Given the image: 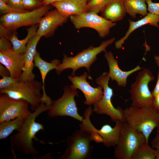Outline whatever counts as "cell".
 <instances>
[{"instance_id": "2e32d148", "label": "cell", "mask_w": 159, "mask_h": 159, "mask_svg": "<svg viewBox=\"0 0 159 159\" xmlns=\"http://www.w3.org/2000/svg\"><path fill=\"white\" fill-rule=\"evenodd\" d=\"M68 18L56 9L49 11L40 19L36 34L42 37H51L59 26L67 21Z\"/></svg>"}, {"instance_id": "7bdbcfd3", "label": "cell", "mask_w": 159, "mask_h": 159, "mask_svg": "<svg viewBox=\"0 0 159 159\" xmlns=\"http://www.w3.org/2000/svg\"><path fill=\"white\" fill-rule=\"evenodd\" d=\"M5 3H8V0H1Z\"/></svg>"}, {"instance_id": "f1b7e54d", "label": "cell", "mask_w": 159, "mask_h": 159, "mask_svg": "<svg viewBox=\"0 0 159 159\" xmlns=\"http://www.w3.org/2000/svg\"><path fill=\"white\" fill-rule=\"evenodd\" d=\"M19 80L14 79L10 76L2 77L0 80V90L7 88L13 86Z\"/></svg>"}, {"instance_id": "8fae6325", "label": "cell", "mask_w": 159, "mask_h": 159, "mask_svg": "<svg viewBox=\"0 0 159 159\" xmlns=\"http://www.w3.org/2000/svg\"><path fill=\"white\" fill-rule=\"evenodd\" d=\"M69 18L70 21L76 29H79L83 27L93 29L97 32L101 38L108 35L111 29L116 25L115 22L107 19L92 12L72 15Z\"/></svg>"}, {"instance_id": "5bb4252c", "label": "cell", "mask_w": 159, "mask_h": 159, "mask_svg": "<svg viewBox=\"0 0 159 159\" xmlns=\"http://www.w3.org/2000/svg\"><path fill=\"white\" fill-rule=\"evenodd\" d=\"M88 76L87 73L85 72L80 76L69 75L68 78L72 83L70 86L71 87L77 90L79 89L83 93L86 99L85 104L91 106L102 98L103 91L100 85H98L95 87L92 86L87 81Z\"/></svg>"}, {"instance_id": "ee69618b", "label": "cell", "mask_w": 159, "mask_h": 159, "mask_svg": "<svg viewBox=\"0 0 159 159\" xmlns=\"http://www.w3.org/2000/svg\"><path fill=\"white\" fill-rule=\"evenodd\" d=\"M84 0V1H86V2H87V1H88L89 0Z\"/></svg>"}, {"instance_id": "d6986e66", "label": "cell", "mask_w": 159, "mask_h": 159, "mask_svg": "<svg viewBox=\"0 0 159 159\" xmlns=\"http://www.w3.org/2000/svg\"><path fill=\"white\" fill-rule=\"evenodd\" d=\"M87 3L83 0H63L51 5L63 16L68 18L72 15H80L87 12Z\"/></svg>"}, {"instance_id": "7c38bea8", "label": "cell", "mask_w": 159, "mask_h": 159, "mask_svg": "<svg viewBox=\"0 0 159 159\" xmlns=\"http://www.w3.org/2000/svg\"><path fill=\"white\" fill-rule=\"evenodd\" d=\"M29 104L23 100H17L5 94L0 95V123L17 118H25L32 112Z\"/></svg>"}, {"instance_id": "4fadbf2b", "label": "cell", "mask_w": 159, "mask_h": 159, "mask_svg": "<svg viewBox=\"0 0 159 159\" xmlns=\"http://www.w3.org/2000/svg\"><path fill=\"white\" fill-rule=\"evenodd\" d=\"M115 122V125L113 127L107 124L98 130L94 126L90 119H87L83 122L82 128L90 134L91 132L95 131L100 134L102 138V143L105 146L115 147L119 141L124 122L119 120H117Z\"/></svg>"}, {"instance_id": "1f68e13d", "label": "cell", "mask_w": 159, "mask_h": 159, "mask_svg": "<svg viewBox=\"0 0 159 159\" xmlns=\"http://www.w3.org/2000/svg\"><path fill=\"white\" fill-rule=\"evenodd\" d=\"M8 39L5 37H0V50H6L13 49L11 43Z\"/></svg>"}, {"instance_id": "4dcf8cb0", "label": "cell", "mask_w": 159, "mask_h": 159, "mask_svg": "<svg viewBox=\"0 0 159 159\" xmlns=\"http://www.w3.org/2000/svg\"><path fill=\"white\" fill-rule=\"evenodd\" d=\"M42 4L43 1L40 0H22V5L24 9L35 7Z\"/></svg>"}, {"instance_id": "60d3db41", "label": "cell", "mask_w": 159, "mask_h": 159, "mask_svg": "<svg viewBox=\"0 0 159 159\" xmlns=\"http://www.w3.org/2000/svg\"><path fill=\"white\" fill-rule=\"evenodd\" d=\"M154 59L156 64L159 68V55H155Z\"/></svg>"}, {"instance_id": "e0dca14e", "label": "cell", "mask_w": 159, "mask_h": 159, "mask_svg": "<svg viewBox=\"0 0 159 159\" xmlns=\"http://www.w3.org/2000/svg\"><path fill=\"white\" fill-rule=\"evenodd\" d=\"M104 57L106 59L109 67L108 76L112 80L115 81L119 87L125 86L127 83V79L129 76L144 68L138 65L130 70L123 71L119 67L117 60L115 58L111 52H105Z\"/></svg>"}, {"instance_id": "9c48e42d", "label": "cell", "mask_w": 159, "mask_h": 159, "mask_svg": "<svg viewBox=\"0 0 159 159\" xmlns=\"http://www.w3.org/2000/svg\"><path fill=\"white\" fill-rule=\"evenodd\" d=\"M50 8L49 5H44L31 11L4 14L0 18V24L13 32L22 26L38 24Z\"/></svg>"}, {"instance_id": "cb8c5ba5", "label": "cell", "mask_w": 159, "mask_h": 159, "mask_svg": "<svg viewBox=\"0 0 159 159\" xmlns=\"http://www.w3.org/2000/svg\"><path fill=\"white\" fill-rule=\"evenodd\" d=\"M146 0H124L126 13L135 19L137 14L145 16L148 14Z\"/></svg>"}, {"instance_id": "e575fe53", "label": "cell", "mask_w": 159, "mask_h": 159, "mask_svg": "<svg viewBox=\"0 0 159 159\" xmlns=\"http://www.w3.org/2000/svg\"><path fill=\"white\" fill-rule=\"evenodd\" d=\"M157 128L156 135L151 141V145L154 149H159V127Z\"/></svg>"}, {"instance_id": "8d00e7d4", "label": "cell", "mask_w": 159, "mask_h": 159, "mask_svg": "<svg viewBox=\"0 0 159 159\" xmlns=\"http://www.w3.org/2000/svg\"><path fill=\"white\" fill-rule=\"evenodd\" d=\"M0 75L2 77L4 76H9L10 73L8 69L2 64H0Z\"/></svg>"}, {"instance_id": "5b68a950", "label": "cell", "mask_w": 159, "mask_h": 159, "mask_svg": "<svg viewBox=\"0 0 159 159\" xmlns=\"http://www.w3.org/2000/svg\"><path fill=\"white\" fill-rule=\"evenodd\" d=\"M110 80L107 72L103 73L96 79V84L103 88V94L100 100L93 104V111L97 114L109 116L114 122L119 120L125 122L124 110L120 107H115L112 103L111 100L113 95V91L109 86Z\"/></svg>"}, {"instance_id": "3957f363", "label": "cell", "mask_w": 159, "mask_h": 159, "mask_svg": "<svg viewBox=\"0 0 159 159\" xmlns=\"http://www.w3.org/2000/svg\"><path fill=\"white\" fill-rule=\"evenodd\" d=\"M115 39V37H113L103 41L98 47L90 46L74 57H68L64 54L62 62L55 69L56 73L59 75L64 70L71 69L72 70L71 75L74 76L75 71L83 67L90 72V67L96 61L97 55L102 52H107V47L112 44Z\"/></svg>"}, {"instance_id": "7a4b0ae2", "label": "cell", "mask_w": 159, "mask_h": 159, "mask_svg": "<svg viewBox=\"0 0 159 159\" xmlns=\"http://www.w3.org/2000/svg\"><path fill=\"white\" fill-rule=\"evenodd\" d=\"M125 122L142 132L149 142V136L159 127V111L153 106L137 107L131 106L124 110Z\"/></svg>"}, {"instance_id": "f6af8a7d", "label": "cell", "mask_w": 159, "mask_h": 159, "mask_svg": "<svg viewBox=\"0 0 159 159\" xmlns=\"http://www.w3.org/2000/svg\"><path fill=\"white\" fill-rule=\"evenodd\" d=\"M40 0L41 1H43V0Z\"/></svg>"}, {"instance_id": "7402d4cb", "label": "cell", "mask_w": 159, "mask_h": 159, "mask_svg": "<svg viewBox=\"0 0 159 159\" xmlns=\"http://www.w3.org/2000/svg\"><path fill=\"white\" fill-rule=\"evenodd\" d=\"M101 13L102 17L114 22L122 20L126 13L124 0H107Z\"/></svg>"}, {"instance_id": "d590c367", "label": "cell", "mask_w": 159, "mask_h": 159, "mask_svg": "<svg viewBox=\"0 0 159 159\" xmlns=\"http://www.w3.org/2000/svg\"><path fill=\"white\" fill-rule=\"evenodd\" d=\"M91 139L97 143H102L103 140L101 135L95 131L91 132L90 133Z\"/></svg>"}, {"instance_id": "ab89813d", "label": "cell", "mask_w": 159, "mask_h": 159, "mask_svg": "<svg viewBox=\"0 0 159 159\" xmlns=\"http://www.w3.org/2000/svg\"><path fill=\"white\" fill-rule=\"evenodd\" d=\"M63 0H43V3L44 5H49L53 3L60 1Z\"/></svg>"}, {"instance_id": "f35d334b", "label": "cell", "mask_w": 159, "mask_h": 159, "mask_svg": "<svg viewBox=\"0 0 159 159\" xmlns=\"http://www.w3.org/2000/svg\"><path fill=\"white\" fill-rule=\"evenodd\" d=\"M159 92V71L158 72L157 80L155 87L152 92L154 97Z\"/></svg>"}, {"instance_id": "277c9868", "label": "cell", "mask_w": 159, "mask_h": 159, "mask_svg": "<svg viewBox=\"0 0 159 159\" xmlns=\"http://www.w3.org/2000/svg\"><path fill=\"white\" fill-rule=\"evenodd\" d=\"M42 82L36 80L21 81L19 80L13 86L0 90V93L5 94L10 97L17 100H23L28 102L30 109L35 111L40 105L42 95Z\"/></svg>"}, {"instance_id": "6da1fadb", "label": "cell", "mask_w": 159, "mask_h": 159, "mask_svg": "<svg viewBox=\"0 0 159 159\" xmlns=\"http://www.w3.org/2000/svg\"><path fill=\"white\" fill-rule=\"evenodd\" d=\"M50 106L42 102L40 106L26 118L21 128L10 138L11 146L13 149L22 152L26 155H32L34 157L39 152L33 145V139L39 141L36 137V134L44 130V126L36 121L37 117L42 113L48 111Z\"/></svg>"}, {"instance_id": "b9f144b4", "label": "cell", "mask_w": 159, "mask_h": 159, "mask_svg": "<svg viewBox=\"0 0 159 159\" xmlns=\"http://www.w3.org/2000/svg\"><path fill=\"white\" fill-rule=\"evenodd\" d=\"M155 159H159V149H155Z\"/></svg>"}, {"instance_id": "44dd1931", "label": "cell", "mask_w": 159, "mask_h": 159, "mask_svg": "<svg viewBox=\"0 0 159 159\" xmlns=\"http://www.w3.org/2000/svg\"><path fill=\"white\" fill-rule=\"evenodd\" d=\"M129 26L125 36L115 42V47L117 49H121L125 41L134 31L142 26L149 25L159 28V16L148 13L143 18L136 21L129 20Z\"/></svg>"}, {"instance_id": "d4e9b609", "label": "cell", "mask_w": 159, "mask_h": 159, "mask_svg": "<svg viewBox=\"0 0 159 159\" xmlns=\"http://www.w3.org/2000/svg\"><path fill=\"white\" fill-rule=\"evenodd\" d=\"M25 118H17L0 123V139L6 138L14 130L18 131L23 125Z\"/></svg>"}, {"instance_id": "83f0119b", "label": "cell", "mask_w": 159, "mask_h": 159, "mask_svg": "<svg viewBox=\"0 0 159 159\" xmlns=\"http://www.w3.org/2000/svg\"><path fill=\"white\" fill-rule=\"evenodd\" d=\"M0 11L1 13L4 14L25 12L27 11L24 9L15 8L9 4L0 0Z\"/></svg>"}, {"instance_id": "d6a6232c", "label": "cell", "mask_w": 159, "mask_h": 159, "mask_svg": "<svg viewBox=\"0 0 159 159\" xmlns=\"http://www.w3.org/2000/svg\"><path fill=\"white\" fill-rule=\"evenodd\" d=\"M10 6L17 9H24L22 4V0H8Z\"/></svg>"}, {"instance_id": "ffe728a7", "label": "cell", "mask_w": 159, "mask_h": 159, "mask_svg": "<svg viewBox=\"0 0 159 159\" xmlns=\"http://www.w3.org/2000/svg\"><path fill=\"white\" fill-rule=\"evenodd\" d=\"M34 62V66L37 67L39 69L42 76L43 90L42 101L46 104H50L52 100L47 96L45 92L44 86L45 79L47 74L50 71L57 69L60 64V61L57 59H54L50 62H47L41 58L39 53L36 51Z\"/></svg>"}, {"instance_id": "ba28073f", "label": "cell", "mask_w": 159, "mask_h": 159, "mask_svg": "<svg viewBox=\"0 0 159 159\" xmlns=\"http://www.w3.org/2000/svg\"><path fill=\"white\" fill-rule=\"evenodd\" d=\"M78 96L77 89L70 86L64 88V92L59 99L52 100L49 109L48 110V116L51 117L58 116H69L82 122L84 117L78 112V108L74 98Z\"/></svg>"}, {"instance_id": "484cf974", "label": "cell", "mask_w": 159, "mask_h": 159, "mask_svg": "<svg viewBox=\"0 0 159 159\" xmlns=\"http://www.w3.org/2000/svg\"><path fill=\"white\" fill-rule=\"evenodd\" d=\"M155 149L150 147L149 142L141 144L133 154L132 159H155Z\"/></svg>"}, {"instance_id": "603a6c76", "label": "cell", "mask_w": 159, "mask_h": 159, "mask_svg": "<svg viewBox=\"0 0 159 159\" xmlns=\"http://www.w3.org/2000/svg\"><path fill=\"white\" fill-rule=\"evenodd\" d=\"M38 24L32 26L28 28L26 36L22 40H19L15 33L12 34L9 39L12 45L13 49L15 51L23 54L25 52L26 45L29 40L36 34L39 26Z\"/></svg>"}, {"instance_id": "8992f818", "label": "cell", "mask_w": 159, "mask_h": 159, "mask_svg": "<svg viewBox=\"0 0 159 159\" xmlns=\"http://www.w3.org/2000/svg\"><path fill=\"white\" fill-rule=\"evenodd\" d=\"M154 80L153 73L148 69L143 68L138 73L129 91L131 106L137 107L152 106L154 97L149 84Z\"/></svg>"}, {"instance_id": "74e56055", "label": "cell", "mask_w": 159, "mask_h": 159, "mask_svg": "<svg viewBox=\"0 0 159 159\" xmlns=\"http://www.w3.org/2000/svg\"><path fill=\"white\" fill-rule=\"evenodd\" d=\"M152 106L159 111V92L154 97Z\"/></svg>"}, {"instance_id": "836d02e7", "label": "cell", "mask_w": 159, "mask_h": 159, "mask_svg": "<svg viewBox=\"0 0 159 159\" xmlns=\"http://www.w3.org/2000/svg\"><path fill=\"white\" fill-rule=\"evenodd\" d=\"M0 24V36L4 37L9 39L13 32Z\"/></svg>"}, {"instance_id": "f546056e", "label": "cell", "mask_w": 159, "mask_h": 159, "mask_svg": "<svg viewBox=\"0 0 159 159\" xmlns=\"http://www.w3.org/2000/svg\"><path fill=\"white\" fill-rule=\"evenodd\" d=\"M148 5V11L149 13L153 14L159 16V2L155 3L152 0H146Z\"/></svg>"}, {"instance_id": "4316f807", "label": "cell", "mask_w": 159, "mask_h": 159, "mask_svg": "<svg viewBox=\"0 0 159 159\" xmlns=\"http://www.w3.org/2000/svg\"><path fill=\"white\" fill-rule=\"evenodd\" d=\"M107 0H90L86 6L87 12H92L97 14L101 12Z\"/></svg>"}, {"instance_id": "9a60e30c", "label": "cell", "mask_w": 159, "mask_h": 159, "mask_svg": "<svg viewBox=\"0 0 159 159\" xmlns=\"http://www.w3.org/2000/svg\"><path fill=\"white\" fill-rule=\"evenodd\" d=\"M0 62L8 69L11 76L20 80L24 66V54L13 49L0 50Z\"/></svg>"}, {"instance_id": "ac0fdd59", "label": "cell", "mask_w": 159, "mask_h": 159, "mask_svg": "<svg viewBox=\"0 0 159 159\" xmlns=\"http://www.w3.org/2000/svg\"><path fill=\"white\" fill-rule=\"evenodd\" d=\"M41 37V36L36 34L30 39L26 45V50L24 54V66L20 79L21 80H34L35 75L33 72L34 66V59L37 51V45Z\"/></svg>"}, {"instance_id": "30bf717a", "label": "cell", "mask_w": 159, "mask_h": 159, "mask_svg": "<svg viewBox=\"0 0 159 159\" xmlns=\"http://www.w3.org/2000/svg\"><path fill=\"white\" fill-rule=\"evenodd\" d=\"M90 133L81 129L67 139V148L60 159H87L91 155L93 146Z\"/></svg>"}, {"instance_id": "52a82bcc", "label": "cell", "mask_w": 159, "mask_h": 159, "mask_svg": "<svg viewBox=\"0 0 159 159\" xmlns=\"http://www.w3.org/2000/svg\"><path fill=\"white\" fill-rule=\"evenodd\" d=\"M147 142L141 132L123 122L118 143L115 147L114 157L117 159H132L137 148Z\"/></svg>"}]
</instances>
